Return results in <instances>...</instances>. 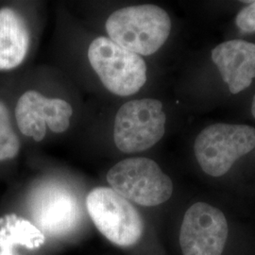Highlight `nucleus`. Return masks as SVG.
Listing matches in <instances>:
<instances>
[{"label": "nucleus", "instance_id": "obj_7", "mask_svg": "<svg viewBox=\"0 0 255 255\" xmlns=\"http://www.w3.org/2000/svg\"><path fill=\"white\" fill-rule=\"evenodd\" d=\"M228 222L220 210L197 202L185 212L180 231L183 255H222L228 238Z\"/></svg>", "mask_w": 255, "mask_h": 255}, {"label": "nucleus", "instance_id": "obj_14", "mask_svg": "<svg viewBox=\"0 0 255 255\" xmlns=\"http://www.w3.org/2000/svg\"><path fill=\"white\" fill-rule=\"evenodd\" d=\"M252 113H253V116L255 118V96L254 98V101H253V105H252Z\"/></svg>", "mask_w": 255, "mask_h": 255}, {"label": "nucleus", "instance_id": "obj_12", "mask_svg": "<svg viewBox=\"0 0 255 255\" xmlns=\"http://www.w3.org/2000/svg\"><path fill=\"white\" fill-rule=\"evenodd\" d=\"M20 150V140L12 127L9 110L0 101V161L14 158Z\"/></svg>", "mask_w": 255, "mask_h": 255}, {"label": "nucleus", "instance_id": "obj_6", "mask_svg": "<svg viewBox=\"0 0 255 255\" xmlns=\"http://www.w3.org/2000/svg\"><path fill=\"white\" fill-rule=\"evenodd\" d=\"M166 117L160 101L143 99L128 101L119 110L114 140L124 153H137L157 144L164 134Z\"/></svg>", "mask_w": 255, "mask_h": 255}, {"label": "nucleus", "instance_id": "obj_1", "mask_svg": "<svg viewBox=\"0 0 255 255\" xmlns=\"http://www.w3.org/2000/svg\"><path fill=\"white\" fill-rule=\"evenodd\" d=\"M106 30L117 45L135 54L148 56L164 46L171 31V20L156 5L129 6L110 15Z\"/></svg>", "mask_w": 255, "mask_h": 255}, {"label": "nucleus", "instance_id": "obj_5", "mask_svg": "<svg viewBox=\"0 0 255 255\" xmlns=\"http://www.w3.org/2000/svg\"><path fill=\"white\" fill-rule=\"evenodd\" d=\"M86 208L95 226L119 247L137 244L144 234V221L136 208L109 187H97L86 198Z\"/></svg>", "mask_w": 255, "mask_h": 255}, {"label": "nucleus", "instance_id": "obj_13", "mask_svg": "<svg viewBox=\"0 0 255 255\" xmlns=\"http://www.w3.org/2000/svg\"><path fill=\"white\" fill-rule=\"evenodd\" d=\"M246 3H250V5L238 12L236 24L241 31L253 33L255 32V1H246Z\"/></svg>", "mask_w": 255, "mask_h": 255}, {"label": "nucleus", "instance_id": "obj_2", "mask_svg": "<svg viewBox=\"0 0 255 255\" xmlns=\"http://www.w3.org/2000/svg\"><path fill=\"white\" fill-rule=\"evenodd\" d=\"M111 188L127 201L152 207L168 201L173 192L171 179L154 161L128 158L115 164L107 173Z\"/></svg>", "mask_w": 255, "mask_h": 255}, {"label": "nucleus", "instance_id": "obj_11", "mask_svg": "<svg viewBox=\"0 0 255 255\" xmlns=\"http://www.w3.org/2000/svg\"><path fill=\"white\" fill-rule=\"evenodd\" d=\"M29 46L25 19L11 8L0 9V70H10L23 63Z\"/></svg>", "mask_w": 255, "mask_h": 255}, {"label": "nucleus", "instance_id": "obj_4", "mask_svg": "<svg viewBox=\"0 0 255 255\" xmlns=\"http://www.w3.org/2000/svg\"><path fill=\"white\" fill-rule=\"evenodd\" d=\"M88 60L103 85L115 95H133L146 83L144 59L117 45L110 38L98 37L92 42Z\"/></svg>", "mask_w": 255, "mask_h": 255}, {"label": "nucleus", "instance_id": "obj_9", "mask_svg": "<svg viewBox=\"0 0 255 255\" xmlns=\"http://www.w3.org/2000/svg\"><path fill=\"white\" fill-rule=\"evenodd\" d=\"M73 115L71 105L60 99H48L34 90L24 93L15 107V119L20 131L34 141H42L46 127L62 133L70 126Z\"/></svg>", "mask_w": 255, "mask_h": 255}, {"label": "nucleus", "instance_id": "obj_8", "mask_svg": "<svg viewBox=\"0 0 255 255\" xmlns=\"http://www.w3.org/2000/svg\"><path fill=\"white\" fill-rule=\"evenodd\" d=\"M31 215L35 226L43 234L60 237L78 226L82 212L73 192L63 184L48 182L33 194Z\"/></svg>", "mask_w": 255, "mask_h": 255}, {"label": "nucleus", "instance_id": "obj_10", "mask_svg": "<svg viewBox=\"0 0 255 255\" xmlns=\"http://www.w3.org/2000/svg\"><path fill=\"white\" fill-rule=\"evenodd\" d=\"M212 60L232 94L247 89L255 78L254 43L243 40L224 42L213 49Z\"/></svg>", "mask_w": 255, "mask_h": 255}, {"label": "nucleus", "instance_id": "obj_3", "mask_svg": "<svg viewBox=\"0 0 255 255\" xmlns=\"http://www.w3.org/2000/svg\"><path fill=\"white\" fill-rule=\"evenodd\" d=\"M255 147V128L218 123L201 130L195 140L194 152L205 173L221 177Z\"/></svg>", "mask_w": 255, "mask_h": 255}]
</instances>
